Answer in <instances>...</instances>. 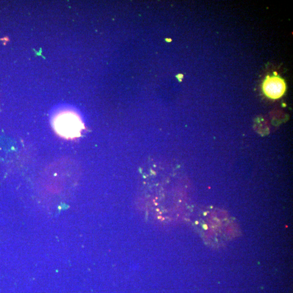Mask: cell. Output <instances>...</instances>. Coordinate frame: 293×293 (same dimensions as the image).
Masks as SVG:
<instances>
[{
    "label": "cell",
    "instance_id": "obj_1",
    "mask_svg": "<svg viewBox=\"0 0 293 293\" xmlns=\"http://www.w3.org/2000/svg\"><path fill=\"white\" fill-rule=\"evenodd\" d=\"M54 124L56 131L61 136L67 139L79 137L83 129V123L79 117L71 112L59 115Z\"/></svg>",
    "mask_w": 293,
    "mask_h": 293
},
{
    "label": "cell",
    "instance_id": "obj_2",
    "mask_svg": "<svg viewBox=\"0 0 293 293\" xmlns=\"http://www.w3.org/2000/svg\"><path fill=\"white\" fill-rule=\"evenodd\" d=\"M264 93L269 98L277 100L283 96L286 91V84L278 76H268L262 84Z\"/></svg>",
    "mask_w": 293,
    "mask_h": 293
}]
</instances>
